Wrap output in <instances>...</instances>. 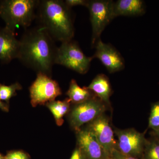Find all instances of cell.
I'll use <instances>...</instances> for the list:
<instances>
[{
  "label": "cell",
  "mask_w": 159,
  "mask_h": 159,
  "mask_svg": "<svg viewBox=\"0 0 159 159\" xmlns=\"http://www.w3.org/2000/svg\"><path fill=\"white\" fill-rule=\"evenodd\" d=\"M20 41L17 59L37 74L49 76L55 64L58 47L45 29L39 25L25 29Z\"/></svg>",
  "instance_id": "obj_1"
},
{
  "label": "cell",
  "mask_w": 159,
  "mask_h": 159,
  "mask_svg": "<svg viewBox=\"0 0 159 159\" xmlns=\"http://www.w3.org/2000/svg\"><path fill=\"white\" fill-rule=\"evenodd\" d=\"M71 8L62 0L39 1L36 19L55 41L73 39L75 30Z\"/></svg>",
  "instance_id": "obj_2"
},
{
  "label": "cell",
  "mask_w": 159,
  "mask_h": 159,
  "mask_svg": "<svg viewBox=\"0 0 159 159\" xmlns=\"http://www.w3.org/2000/svg\"><path fill=\"white\" fill-rule=\"evenodd\" d=\"M38 0H3L0 1V17L5 27L15 32L18 28L29 29L36 19Z\"/></svg>",
  "instance_id": "obj_3"
},
{
  "label": "cell",
  "mask_w": 159,
  "mask_h": 159,
  "mask_svg": "<svg viewBox=\"0 0 159 159\" xmlns=\"http://www.w3.org/2000/svg\"><path fill=\"white\" fill-rule=\"evenodd\" d=\"M93 57L84 54L78 43L73 39L61 43L58 47L55 64L60 65L79 74H86L89 70Z\"/></svg>",
  "instance_id": "obj_4"
},
{
  "label": "cell",
  "mask_w": 159,
  "mask_h": 159,
  "mask_svg": "<svg viewBox=\"0 0 159 159\" xmlns=\"http://www.w3.org/2000/svg\"><path fill=\"white\" fill-rule=\"evenodd\" d=\"M114 1L111 0L88 1L87 8L90 13L92 29L91 45L94 47L104 29L115 18L114 16Z\"/></svg>",
  "instance_id": "obj_5"
},
{
  "label": "cell",
  "mask_w": 159,
  "mask_h": 159,
  "mask_svg": "<svg viewBox=\"0 0 159 159\" xmlns=\"http://www.w3.org/2000/svg\"><path fill=\"white\" fill-rule=\"evenodd\" d=\"M107 106L96 96L76 104L70 115L71 125L77 131L80 130L84 124L92 122L104 114Z\"/></svg>",
  "instance_id": "obj_6"
},
{
  "label": "cell",
  "mask_w": 159,
  "mask_h": 159,
  "mask_svg": "<svg viewBox=\"0 0 159 159\" xmlns=\"http://www.w3.org/2000/svg\"><path fill=\"white\" fill-rule=\"evenodd\" d=\"M31 105L36 107L54 101L61 94V89L55 80L45 74L39 73L30 88Z\"/></svg>",
  "instance_id": "obj_7"
},
{
  "label": "cell",
  "mask_w": 159,
  "mask_h": 159,
  "mask_svg": "<svg viewBox=\"0 0 159 159\" xmlns=\"http://www.w3.org/2000/svg\"><path fill=\"white\" fill-rule=\"evenodd\" d=\"M114 133L118 138L117 150L127 155L142 157L147 140L144 133L139 132L134 128H116Z\"/></svg>",
  "instance_id": "obj_8"
},
{
  "label": "cell",
  "mask_w": 159,
  "mask_h": 159,
  "mask_svg": "<svg viewBox=\"0 0 159 159\" xmlns=\"http://www.w3.org/2000/svg\"><path fill=\"white\" fill-rule=\"evenodd\" d=\"M88 129L94 134L109 158L111 159L112 152L116 147V141L108 117L104 114H102L90 122Z\"/></svg>",
  "instance_id": "obj_9"
},
{
  "label": "cell",
  "mask_w": 159,
  "mask_h": 159,
  "mask_svg": "<svg viewBox=\"0 0 159 159\" xmlns=\"http://www.w3.org/2000/svg\"><path fill=\"white\" fill-rule=\"evenodd\" d=\"M94 47L96 51L93 58L99 59L110 74L119 72L124 69V58L113 46L103 42L100 39Z\"/></svg>",
  "instance_id": "obj_10"
},
{
  "label": "cell",
  "mask_w": 159,
  "mask_h": 159,
  "mask_svg": "<svg viewBox=\"0 0 159 159\" xmlns=\"http://www.w3.org/2000/svg\"><path fill=\"white\" fill-rule=\"evenodd\" d=\"M78 145L84 159H110L94 134L88 129L77 131Z\"/></svg>",
  "instance_id": "obj_11"
},
{
  "label": "cell",
  "mask_w": 159,
  "mask_h": 159,
  "mask_svg": "<svg viewBox=\"0 0 159 159\" xmlns=\"http://www.w3.org/2000/svg\"><path fill=\"white\" fill-rule=\"evenodd\" d=\"M20 48V40L15 36V33L5 27L0 29V61L9 63L17 59Z\"/></svg>",
  "instance_id": "obj_12"
},
{
  "label": "cell",
  "mask_w": 159,
  "mask_h": 159,
  "mask_svg": "<svg viewBox=\"0 0 159 159\" xmlns=\"http://www.w3.org/2000/svg\"><path fill=\"white\" fill-rule=\"evenodd\" d=\"M114 16H139L146 11L145 2L142 0H118L114 3Z\"/></svg>",
  "instance_id": "obj_13"
},
{
  "label": "cell",
  "mask_w": 159,
  "mask_h": 159,
  "mask_svg": "<svg viewBox=\"0 0 159 159\" xmlns=\"http://www.w3.org/2000/svg\"><path fill=\"white\" fill-rule=\"evenodd\" d=\"M86 88L107 105H111L110 98L112 90L107 76L103 74H98Z\"/></svg>",
  "instance_id": "obj_14"
},
{
  "label": "cell",
  "mask_w": 159,
  "mask_h": 159,
  "mask_svg": "<svg viewBox=\"0 0 159 159\" xmlns=\"http://www.w3.org/2000/svg\"><path fill=\"white\" fill-rule=\"evenodd\" d=\"M92 93H93L87 88L86 87H80L75 80L72 79L66 95L68 96L71 102L78 104L94 97Z\"/></svg>",
  "instance_id": "obj_15"
},
{
  "label": "cell",
  "mask_w": 159,
  "mask_h": 159,
  "mask_svg": "<svg viewBox=\"0 0 159 159\" xmlns=\"http://www.w3.org/2000/svg\"><path fill=\"white\" fill-rule=\"evenodd\" d=\"M70 102L68 98L64 101H54L47 103V106L53 114L57 125L60 126L63 123V117L68 111Z\"/></svg>",
  "instance_id": "obj_16"
},
{
  "label": "cell",
  "mask_w": 159,
  "mask_h": 159,
  "mask_svg": "<svg viewBox=\"0 0 159 159\" xmlns=\"http://www.w3.org/2000/svg\"><path fill=\"white\" fill-rule=\"evenodd\" d=\"M142 159H159V142L152 137L147 139Z\"/></svg>",
  "instance_id": "obj_17"
},
{
  "label": "cell",
  "mask_w": 159,
  "mask_h": 159,
  "mask_svg": "<svg viewBox=\"0 0 159 159\" xmlns=\"http://www.w3.org/2000/svg\"><path fill=\"white\" fill-rule=\"evenodd\" d=\"M21 89V86L17 82L9 86L0 84V99L2 101L8 102L16 94V91Z\"/></svg>",
  "instance_id": "obj_18"
},
{
  "label": "cell",
  "mask_w": 159,
  "mask_h": 159,
  "mask_svg": "<svg viewBox=\"0 0 159 159\" xmlns=\"http://www.w3.org/2000/svg\"><path fill=\"white\" fill-rule=\"evenodd\" d=\"M148 127L152 131L156 130L159 128V100L152 104Z\"/></svg>",
  "instance_id": "obj_19"
},
{
  "label": "cell",
  "mask_w": 159,
  "mask_h": 159,
  "mask_svg": "<svg viewBox=\"0 0 159 159\" xmlns=\"http://www.w3.org/2000/svg\"><path fill=\"white\" fill-rule=\"evenodd\" d=\"M111 159H142V158L135 157L124 154L117 150L114 149L111 155Z\"/></svg>",
  "instance_id": "obj_20"
},
{
  "label": "cell",
  "mask_w": 159,
  "mask_h": 159,
  "mask_svg": "<svg viewBox=\"0 0 159 159\" xmlns=\"http://www.w3.org/2000/svg\"><path fill=\"white\" fill-rule=\"evenodd\" d=\"M6 159H29V157L22 152L15 151L10 152L6 156Z\"/></svg>",
  "instance_id": "obj_21"
},
{
  "label": "cell",
  "mask_w": 159,
  "mask_h": 159,
  "mask_svg": "<svg viewBox=\"0 0 159 159\" xmlns=\"http://www.w3.org/2000/svg\"><path fill=\"white\" fill-rule=\"evenodd\" d=\"M67 6L70 7L77 6H83L86 7L88 3L87 0H66L64 1Z\"/></svg>",
  "instance_id": "obj_22"
},
{
  "label": "cell",
  "mask_w": 159,
  "mask_h": 159,
  "mask_svg": "<svg viewBox=\"0 0 159 159\" xmlns=\"http://www.w3.org/2000/svg\"><path fill=\"white\" fill-rule=\"evenodd\" d=\"M70 159H84L82 152L79 148L75 149Z\"/></svg>",
  "instance_id": "obj_23"
},
{
  "label": "cell",
  "mask_w": 159,
  "mask_h": 159,
  "mask_svg": "<svg viewBox=\"0 0 159 159\" xmlns=\"http://www.w3.org/2000/svg\"><path fill=\"white\" fill-rule=\"evenodd\" d=\"M0 109L5 112H8L9 111V107L5 102H2L0 99Z\"/></svg>",
  "instance_id": "obj_24"
},
{
  "label": "cell",
  "mask_w": 159,
  "mask_h": 159,
  "mask_svg": "<svg viewBox=\"0 0 159 159\" xmlns=\"http://www.w3.org/2000/svg\"><path fill=\"white\" fill-rule=\"evenodd\" d=\"M152 137L155 138L159 142V128L156 130L152 131Z\"/></svg>",
  "instance_id": "obj_25"
},
{
  "label": "cell",
  "mask_w": 159,
  "mask_h": 159,
  "mask_svg": "<svg viewBox=\"0 0 159 159\" xmlns=\"http://www.w3.org/2000/svg\"><path fill=\"white\" fill-rule=\"evenodd\" d=\"M0 159H5V158H4L1 154H0Z\"/></svg>",
  "instance_id": "obj_26"
},
{
  "label": "cell",
  "mask_w": 159,
  "mask_h": 159,
  "mask_svg": "<svg viewBox=\"0 0 159 159\" xmlns=\"http://www.w3.org/2000/svg\"><path fill=\"white\" fill-rule=\"evenodd\" d=\"M5 159H6V158H5Z\"/></svg>",
  "instance_id": "obj_27"
}]
</instances>
